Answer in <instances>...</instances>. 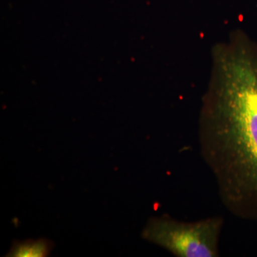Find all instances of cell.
Masks as SVG:
<instances>
[{"mask_svg": "<svg viewBox=\"0 0 257 257\" xmlns=\"http://www.w3.org/2000/svg\"><path fill=\"white\" fill-rule=\"evenodd\" d=\"M199 144L224 207L249 215L257 205V49L241 31L213 47Z\"/></svg>", "mask_w": 257, "mask_h": 257, "instance_id": "obj_1", "label": "cell"}, {"mask_svg": "<svg viewBox=\"0 0 257 257\" xmlns=\"http://www.w3.org/2000/svg\"><path fill=\"white\" fill-rule=\"evenodd\" d=\"M224 219L212 216L192 222L165 214L147 221L142 237L177 257H217Z\"/></svg>", "mask_w": 257, "mask_h": 257, "instance_id": "obj_2", "label": "cell"}, {"mask_svg": "<svg viewBox=\"0 0 257 257\" xmlns=\"http://www.w3.org/2000/svg\"><path fill=\"white\" fill-rule=\"evenodd\" d=\"M54 243L47 239L15 241L6 255L10 257H45L50 255Z\"/></svg>", "mask_w": 257, "mask_h": 257, "instance_id": "obj_3", "label": "cell"}]
</instances>
